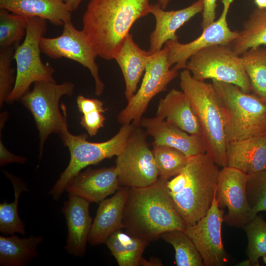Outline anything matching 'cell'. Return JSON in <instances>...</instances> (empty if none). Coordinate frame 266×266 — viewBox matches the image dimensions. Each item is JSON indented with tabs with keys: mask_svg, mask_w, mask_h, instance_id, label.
Here are the masks:
<instances>
[{
	"mask_svg": "<svg viewBox=\"0 0 266 266\" xmlns=\"http://www.w3.org/2000/svg\"><path fill=\"white\" fill-rule=\"evenodd\" d=\"M149 0H90L82 31L98 56L114 59L138 19L150 13Z\"/></svg>",
	"mask_w": 266,
	"mask_h": 266,
	"instance_id": "6da1fadb",
	"label": "cell"
},
{
	"mask_svg": "<svg viewBox=\"0 0 266 266\" xmlns=\"http://www.w3.org/2000/svg\"><path fill=\"white\" fill-rule=\"evenodd\" d=\"M167 181L159 177L150 186L128 188L123 220L128 233L150 242L168 231H185L187 225L174 205Z\"/></svg>",
	"mask_w": 266,
	"mask_h": 266,
	"instance_id": "7a4b0ae2",
	"label": "cell"
},
{
	"mask_svg": "<svg viewBox=\"0 0 266 266\" xmlns=\"http://www.w3.org/2000/svg\"><path fill=\"white\" fill-rule=\"evenodd\" d=\"M219 166L206 153L189 158L181 172L166 182L174 205L187 225L206 214L215 196Z\"/></svg>",
	"mask_w": 266,
	"mask_h": 266,
	"instance_id": "3957f363",
	"label": "cell"
},
{
	"mask_svg": "<svg viewBox=\"0 0 266 266\" xmlns=\"http://www.w3.org/2000/svg\"><path fill=\"white\" fill-rule=\"evenodd\" d=\"M180 86L199 120L206 153L219 166H227L225 118L221 99L213 84L193 78L184 69Z\"/></svg>",
	"mask_w": 266,
	"mask_h": 266,
	"instance_id": "277c9868",
	"label": "cell"
},
{
	"mask_svg": "<svg viewBox=\"0 0 266 266\" xmlns=\"http://www.w3.org/2000/svg\"><path fill=\"white\" fill-rule=\"evenodd\" d=\"M212 84L223 103L228 142L266 134V100L232 84Z\"/></svg>",
	"mask_w": 266,
	"mask_h": 266,
	"instance_id": "5b68a950",
	"label": "cell"
},
{
	"mask_svg": "<svg viewBox=\"0 0 266 266\" xmlns=\"http://www.w3.org/2000/svg\"><path fill=\"white\" fill-rule=\"evenodd\" d=\"M134 127L132 123L123 125L114 136L101 142H90L87 140L86 134L75 135L69 132L68 128H66L60 135L69 150L70 161L50 191L49 195L54 200H59L68 181L81 169L105 159L119 155Z\"/></svg>",
	"mask_w": 266,
	"mask_h": 266,
	"instance_id": "8992f818",
	"label": "cell"
},
{
	"mask_svg": "<svg viewBox=\"0 0 266 266\" xmlns=\"http://www.w3.org/2000/svg\"><path fill=\"white\" fill-rule=\"evenodd\" d=\"M74 87L69 81L60 84L55 81H37L33 83V89L20 100L31 113L38 131L40 158L48 136L54 133L60 134L68 128L66 106L62 103L61 112L59 101L64 96H72Z\"/></svg>",
	"mask_w": 266,
	"mask_h": 266,
	"instance_id": "52a82bcc",
	"label": "cell"
},
{
	"mask_svg": "<svg viewBox=\"0 0 266 266\" xmlns=\"http://www.w3.org/2000/svg\"><path fill=\"white\" fill-rule=\"evenodd\" d=\"M46 20L30 17L24 41L15 49L13 59L16 63L14 87L6 102L13 103L30 91L32 84L37 81L54 82L55 70L42 63L40 58V41L46 31Z\"/></svg>",
	"mask_w": 266,
	"mask_h": 266,
	"instance_id": "ba28073f",
	"label": "cell"
},
{
	"mask_svg": "<svg viewBox=\"0 0 266 266\" xmlns=\"http://www.w3.org/2000/svg\"><path fill=\"white\" fill-rule=\"evenodd\" d=\"M186 69L197 80L211 79L234 85L246 93L252 92L241 57L230 45L217 44L200 49L189 58Z\"/></svg>",
	"mask_w": 266,
	"mask_h": 266,
	"instance_id": "9c48e42d",
	"label": "cell"
},
{
	"mask_svg": "<svg viewBox=\"0 0 266 266\" xmlns=\"http://www.w3.org/2000/svg\"><path fill=\"white\" fill-rule=\"evenodd\" d=\"M171 67L166 45L151 53L140 88L117 116L120 124L132 123L135 127L139 126L142 116L151 100L159 93L166 91L169 83L178 76V70Z\"/></svg>",
	"mask_w": 266,
	"mask_h": 266,
	"instance_id": "30bf717a",
	"label": "cell"
},
{
	"mask_svg": "<svg viewBox=\"0 0 266 266\" xmlns=\"http://www.w3.org/2000/svg\"><path fill=\"white\" fill-rule=\"evenodd\" d=\"M140 127H134L123 150L116 156L115 166L120 187H145L155 183L159 177L146 133Z\"/></svg>",
	"mask_w": 266,
	"mask_h": 266,
	"instance_id": "8fae6325",
	"label": "cell"
},
{
	"mask_svg": "<svg viewBox=\"0 0 266 266\" xmlns=\"http://www.w3.org/2000/svg\"><path fill=\"white\" fill-rule=\"evenodd\" d=\"M59 36H42L40 41L41 51L51 59L66 58L78 62L90 71L95 82V94L100 96L105 87L99 76L98 56L89 39L83 32L75 28L70 21L66 22Z\"/></svg>",
	"mask_w": 266,
	"mask_h": 266,
	"instance_id": "7c38bea8",
	"label": "cell"
},
{
	"mask_svg": "<svg viewBox=\"0 0 266 266\" xmlns=\"http://www.w3.org/2000/svg\"><path fill=\"white\" fill-rule=\"evenodd\" d=\"M248 176L242 171L228 166L220 170L215 198L221 209L227 208L224 222L230 226L242 228L255 217L247 198Z\"/></svg>",
	"mask_w": 266,
	"mask_h": 266,
	"instance_id": "4fadbf2b",
	"label": "cell"
},
{
	"mask_svg": "<svg viewBox=\"0 0 266 266\" xmlns=\"http://www.w3.org/2000/svg\"><path fill=\"white\" fill-rule=\"evenodd\" d=\"M224 215L215 196L205 216L195 224L186 226L185 232L196 246L204 266H223L228 261L222 238Z\"/></svg>",
	"mask_w": 266,
	"mask_h": 266,
	"instance_id": "5bb4252c",
	"label": "cell"
},
{
	"mask_svg": "<svg viewBox=\"0 0 266 266\" xmlns=\"http://www.w3.org/2000/svg\"><path fill=\"white\" fill-rule=\"evenodd\" d=\"M233 0H222L224 7L219 18L203 29L201 34L195 40L182 43L169 40L165 45L168 49V60L173 68L186 69L189 58L203 48L217 44L230 45L238 35V31H232L227 21L231 3Z\"/></svg>",
	"mask_w": 266,
	"mask_h": 266,
	"instance_id": "9a60e30c",
	"label": "cell"
},
{
	"mask_svg": "<svg viewBox=\"0 0 266 266\" xmlns=\"http://www.w3.org/2000/svg\"><path fill=\"white\" fill-rule=\"evenodd\" d=\"M120 187L114 166L80 171L68 181L65 190L69 195L81 197L90 203H100Z\"/></svg>",
	"mask_w": 266,
	"mask_h": 266,
	"instance_id": "2e32d148",
	"label": "cell"
},
{
	"mask_svg": "<svg viewBox=\"0 0 266 266\" xmlns=\"http://www.w3.org/2000/svg\"><path fill=\"white\" fill-rule=\"evenodd\" d=\"M139 126L153 138V144L174 148L189 158L206 153L201 136L190 134L159 117L142 118Z\"/></svg>",
	"mask_w": 266,
	"mask_h": 266,
	"instance_id": "e0dca14e",
	"label": "cell"
},
{
	"mask_svg": "<svg viewBox=\"0 0 266 266\" xmlns=\"http://www.w3.org/2000/svg\"><path fill=\"white\" fill-rule=\"evenodd\" d=\"M203 0H197L191 5L177 10L166 11L157 3L150 4V13L155 19L156 25L149 36V51L153 53L162 49L169 41H178L177 31L196 14L202 12Z\"/></svg>",
	"mask_w": 266,
	"mask_h": 266,
	"instance_id": "ac0fdd59",
	"label": "cell"
},
{
	"mask_svg": "<svg viewBox=\"0 0 266 266\" xmlns=\"http://www.w3.org/2000/svg\"><path fill=\"white\" fill-rule=\"evenodd\" d=\"M90 202L77 196L69 195L62 211L67 227L65 249L69 254L81 257L86 253L87 242L93 223L89 213Z\"/></svg>",
	"mask_w": 266,
	"mask_h": 266,
	"instance_id": "d6986e66",
	"label": "cell"
},
{
	"mask_svg": "<svg viewBox=\"0 0 266 266\" xmlns=\"http://www.w3.org/2000/svg\"><path fill=\"white\" fill-rule=\"evenodd\" d=\"M128 188L121 187L112 197L100 203L89 234L91 245L105 243L112 233L124 228L123 213Z\"/></svg>",
	"mask_w": 266,
	"mask_h": 266,
	"instance_id": "ffe728a7",
	"label": "cell"
},
{
	"mask_svg": "<svg viewBox=\"0 0 266 266\" xmlns=\"http://www.w3.org/2000/svg\"><path fill=\"white\" fill-rule=\"evenodd\" d=\"M226 155L227 166L248 175L265 170L266 134L228 142Z\"/></svg>",
	"mask_w": 266,
	"mask_h": 266,
	"instance_id": "44dd1931",
	"label": "cell"
},
{
	"mask_svg": "<svg viewBox=\"0 0 266 266\" xmlns=\"http://www.w3.org/2000/svg\"><path fill=\"white\" fill-rule=\"evenodd\" d=\"M156 116L191 134L201 136L199 120L187 95L182 91L171 89L161 98Z\"/></svg>",
	"mask_w": 266,
	"mask_h": 266,
	"instance_id": "7402d4cb",
	"label": "cell"
},
{
	"mask_svg": "<svg viewBox=\"0 0 266 266\" xmlns=\"http://www.w3.org/2000/svg\"><path fill=\"white\" fill-rule=\"evenodd\" d=\"M151 53L140 48L129 34L114 57L125 83V95L128 101L135 94Z\"/></svg>",
	"mask_w": 266,
	"mask_h": 266,
	"instance_id": "603a6c76",
	"label": "cell"
},
{
	"mask_svg": "<svg viewBox=\"0 0 266 266\" xmlns=\"http://www.w3.org/2000/svg\"><path fill=\"white\" fill-rule=\"evenodd\" d=\"M0 8L48 20L58 26H63L71 18L72 12L64 0H0Z\"/></svg>",
	"mask_w": 266,
	"mask_h": 266,
	"instance_id": "cb8c5ba5",
	"label": "cell"
},
{
	"mask_svg": "<svg viewBox=\"0 0 266 266\" xmlns=\"http://www.w3.org/2000/svg\"><path fill=\"white\" fill-rule=\"evenodd\" d=\"M42 236L19 238L16 235L0 236V265L24 266L38 256L37 247Z\"/></svg>",
	"mask_w": 266,
	"mask_h": 266,
	"instance_id": "d4e9b609",
	"label": "cell"
},
{
	"mask_svg": "<svg viewBox=\"0 0 266 266\" xmlns=\"http://www.w3.org/2000/svg\"><path fill=\"white\" fill-rule=\"evenodd\" d=\"M105 243L119 266H138L149 242L119 230L112 233Z\"/></svg>",
	"mask_w": 266,
	"mask_h": 266,
	"instance_id": "484cf974",
	"label": "cell"
},
{
	"mask_svg": "<svg viewBox=\"0 0 266 266\" xmlns=\"http://www.w3.org/2000/svg\"><path fill=\"white\" fill-rule=\"evenodd\" d=\"M238 55L250 48L266 45V8L256 7L247 20L242 29L230 44Z\"/></svg>",
	"mask_w": 266,
	"mask_h": 266,
	"instance_id": "4316f807",
	"label": "cell"
},
{
	"mask_svg": "<svg viewBox=\"0 0 266 266\" xmlns=\"http://www.w3.org/2000/svg\"><path fill=\"white\" fill-rule=\"evenodd\" d=\"M3 171L12 184L14 200L10 203L4 201L0 204V232L7 235H13L16 233L25 235L24 224L19 216L18 206L20 194L28 191L27 185L20 178Z\"/></svg>",
	"mask_w": 266,
	"mask_h": 266,
	"instance_id": "83f0119b",
	"label": "cell"
},
{
	"mask_svg": "<svg viewBox=\"0 0 266 266\" xmlns=\"http://www.w3.org/2000/svg\"><path fill=\"white\" fill-rule=\"evenodd\" d=\"M252 92L266 100V48L249 49L240 55Z\"/></svg>",
	"mask_w": 266,
	"mask_h": 266,
	"instance_id": "f1b7e54d",
	"label": "cell"
},
{
	"mask_svg": "<svg viewBox=\"0 0 266 266\" xmlns=\"http://www.w3.org/2000/svg\"><path fill=\"white\" fill-rule=\"evenodd\" d=\"M160 238L173 246L175 250V263L177 266H204L200 253L185 231H168L163 233Z\"/></svg>",
	"mask_w": 266,
	"mask_h": 266,
	"instance_id": "f546056e",
	"label": "cell"
},
{
	"mask_svg": "<svg viewBox=\"0 0 266 266\" xmlns=\"http://www.w3.org/2000/svg\"><path fill=\"white\" fill-rule=\"evenodd\" d=\"M152 150L159 178L167 181L178 175L189 159L179 150L166 145L153 144Z\"/></svg>",
	"mask_w": 266,
	"mask_h": 266,
	"instance_id": "4dcf8cb0",
	"label": "cell"
},
{
	"mask_svg": "<svg viewBox=\"0 0 266 266\" xmlns=\"http://www.w3.org/2000/svg\"><path fill=\"white\" fill-rule=\"evenodd\" d=\"M29 17L0 8V48H15L26 35Z\"/></svg>",
	"mask_w": 266,
	"mask_h": 266,
	"instance_id": "1f68e13d",
	"label": "cell"
},
{
	"mask_svg": "<svg viewBox=\"0 0 266 266\" xmlns=\"http://www.w3.org/2000/svg\"><path fill=\"white\" fill-rule=\"evenodd\" d=\"M242 228L248 239V259L252 266H259L260 258L266 255V221L261 215H256Z\"/></svg>",
	"mask_w": 266,
	"mask_h": 266,
	"instance_id": "d6a6232c",
	"label": "cell"
},
{
	"mask_svg": "<svg viewBox=\"0 0 266 266\" xmlns=\"http://www.w3.org/2000/svg\"><path fill=\"white\" fill-rule=\"evenodd\" d=\"M248 203L254 216L266 211V171L249 175L246 182Z\"/></svg>",
	"mask_w": 266,
	"mask_h": 266,
	"instance_id": "836d02e7",
	"label": "cell"
},
{
	"mask_svg": "<svg viewBox=\"0 0 266 266\" xmlns=\"http://www.w3.org/2000/svg\"><path fill=\"white\" fill-rule=\"evenodd\" d=\"M15 48L11 47L0 49V106L1 107L11 92L16 76L11 67Z\"/></svg>",
	"mask_w": 266,
	"mask_h": 266,
	"instance_id": "e575fe53",
	"label": "cell"
},
{
	"mask_svg": "<svg viewBox=\"0 0 266 266\" xmlns=\"http://www.w3.org/2000/svg\"><path fill=\"white\" fill-rule=\"evenodd\" d=\"M105 117L103 113L95 111L83 114L80 124L92 137L96 135L99 130L103 127Z\"/></svg>",
	"mask_w": 266,
	"mask_h": 266,
	"instance_id": "d590c367",
	"label": "cell"
},
{
	"mask_svg": "<svg viewBox=\"0 0 266 266\" xmlns=\"http://www.w3.org/2000/svg\"><path fill=\"white\" fill-rule=\"evenodd\" d=\"M76 101L78 110L83 114L95 111L102 113L106 111L103 107V102L98 99L87 98L82 95H79Z\"/></svg>",
	"mask_w": 266,
	"mask_h": 266,
	"instance_id": "8d00e7d4",
	"label": "cell"
},
{
	"mask_svg": "<svg viewBox=\"0 0 266 266\" xmlns=\"http://www.w3.org/2000/svg\"><path fill=\"white\" fill-rule=\"evenodd\" d=\"M216 1L217 0H203L202 21L201 24L202 29H205L215 21L217 7Z\"/></svg>",
	"mask_w": 266,
	"mask_h": 266,
	"instance_id": "74e56055",
	"label": "cell"
},
{
	"mask_svg": "<svg viewBox=\"0 0 266 266\" xmlns=\"http://www.w3.org/2000/svg\"><path fill=\"white\" fill-rule=\"evenodd\" d=\"M27 162L25 157L17 156L10 152L4 145L0 139V165L3 166L9 163L24 164Z\"/></svg>",
	"mask_w": 266,
	"mask_h": 266,
	"instance_id": "f35d334b",
	"label": "cell"
},
{
	"mask_svg": "<svg viewBox=\"0 0 266 266\" xmlns=\"http://www.w3.org/2000/svg\"><path fill=\"white\" fill-rule=\"evenodd\" d=\"M83 0H64L69 10L72 12L76 10Z\"/></svg>",
	"mask_w": 266,
	"mask_h": 266,
	"instance_id": "ab89813d",
	"label": "cell"
},
{
	"mask_svg": "<svg viewBox=\"0 0 266 266\" xmlns=\"http://www.w3.org/2000/svg\"><path fill=\"white\" fill-rule=\"evenodd\" d=\"M140 265H143V266H162V263L161 261L156 260V259L155 260H150V262H148V261L142 259Z\"/></svg>",
	"mask_w": 266,
	"mask_h": 266,
	"instance_id": "60d3db41",
	"label": "cell"
},
{
	"mask_svg": "<svg viewBox=\"0 0 266 266\" xmlns=\"http://www.w3.org/2000/svg\"><path fill=\"white\" fill-rule=\"evenodd\" d=\"M257 7L266 8V0H254Z\"/></svg>",
	"mask_w": 266,
	"mask_h": 266,
	"instance_id": "b9f144b4",
	"label": "cell"
},
{
	"mask_svg": "<svg viewBox=\"0 0 266 266\" xmlns=\"http://www.w3.org/2000/svg\"><path fill=\"white\" fill-rule=\"evenodd\" d=\"M157 3L164 9H165L169 2L170 0H156Z\"/></svg>",
	"mask_w": 266,
	"mask_h": 266,
	"instance_id": "7bdbcfd3",
	"label": "cell"
},
{
	"mask_svg": "<svg viewBox=\"0 0 266 266\" xmlns=\"http://www.w3.org/2000/svg\"><path fill=\"white\" fill-rule=\"evenodd\" d=\"M237 266H252V264L251 261L249 259H247L246 260H242L240 262H239Z\"/></svg>",
	"mask_w": 266,
	"mask_h": 266,
	"instance_id": "ee69618b",
	"label": "cell"
},
{
	"mask_svg": "<svg viewBox=\"0 0 266 266\" xmlns=\"http://www.w3.org/2000/svg\"><path fill=\"white\" fill-rule=\"evenodd\" d=\"M264 263L266 265V255L263 257Z\"/></svg>",
	"mask_w": 266,
	"mask_h": 266,
	"instance_id": "f6af8a7d",
	"label": "cell"
},
{
	"mask_svg": "<svg viewBox=\"0 0 266 266\" xmlns=\"http://www.w3.org/2000/svg\"><path fill=\"white\" fill-rule=\"evenodd\" d=\"M265 171H266V166Z\"/></svg>",
	"mask_w": 266,
	"mask_h": 266,
	"instance_id": "bcb514c9",
	"label": "cell"
}]
</instances>
